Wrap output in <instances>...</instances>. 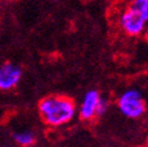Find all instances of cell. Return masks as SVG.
I'll return each instance as SVG.
<instances>
[{
  "label": "cell",
  "instance_id": "277c9868",
  "mask_svg": "<svg viewBox=\"0 0 148 147\" xmlns=\"http://www.w3.org/2000/svg\"><path fill=\"white\" fill-rule=\"evenodd\" d=\"M119 25L126 35L139 36V35L143 34L147 23L131 4L122 11V13L119 18Z\"/></svg>",
  "mask_w": 148,
  "mask_h": 147
},
{
  "label": "cell",
  "instance_id": "7a4b0ae2",
  "mask_svg": "<svg viewBox=\"0 0 148 147\" xmlns=\"http://www.w3.org/2000/svg\"><path fill=\"white\" fill-rule=\"evenodd\" d=\"M108 101L95 89L88 91L79 107V119L82 122H97L107 111Z\"/></svg>",
  "mask_w": 148,
  "mask_h": 147
},
{
  "label": "cell",
  "instance_id": "ba28073f",
  "mask_svg": "<svg viewBox=\"0 0 148 147\" xmlns=\"http://www.w3.org/2000/svg\"><path fill=\"white\" fill-rule=\"evenodd\" d=\"M143 34L146 35V38H148V25L146 26V30H145V32H143Z\"/></svg>",
  "mask_w": 148,
  "mask_h": 147
},
{
  "label": "cell",
  "instance_id": "3957f363",
  "mask_svg": "<svg viewBox=\"0 0 148 147\" xmlns=\"http://www.w3.org/2000/svg\"><path fill=\"white\" fill-rule=\"evenodd\" d=\"M119 111L129 119H138L147 112V102L136 89H128L116 101Z\"/></svg>",
  "mask_w": 148,
  "mask_h": 147
},
{
  "label": "cell",
  "instance_id": "8992f818",
  "mask_svg": "<svg viewBox=\"0 0 148 147\" xmlns=\"http://www.w3.org/2000/svg\"><path fill=\"white\" fill-rule=\"evenodd\" d=\"M14 141L20 147H33L36 144V137L32 132H20L13 135Z\"/></svg>",
  "mask_w": 148,
  "mask_h": 147
},
{
  "label": "cell",
  "instance_id": "6da1fadb",
  "mask_svg": "<svg viewBox=\"0 0 148 147\" xmlns=\"http://www.w3.org/2000/svg\"><path fill=\"white\" fill-rule=\"evenodd\" d=\"M41 121L48 127H60L68 124L77 113V104L65 94H48L38 102Z\"/></svg>",
  "mask_w": 148,
  "mask_h": 147
},
{
  "label": "cell",
  "instance_id": "52a82bcc",
  "mask_svg": "<svg viewBox=\"0 0 148 147\" xmlns=\"http://www.w3.org/2000/svg\"><path fill=\"white\" fill-rule=\"evenodd\" d=\"M132 6L140 13V15L148 23V0H133Z\"/></svg>",
  "mask_w": 148,
  "mask_h": 147
},
{
  "label": "cell",
  "instance_id": "5b68a950",
  "mask_svg": "<svg viewBox=\"0 0 148 147\" xmlns=\"http://www.w3.org/2000/svg\"><path fill=\"white\" fill-rule=\"evenodd\" d=\"M23 76L20 67L7 61L0 65V91H11L18 84Z\"/></svg>",
  "mask_w": 148,
  "mask_h": 147
},
{
  "label": "cell",
  "instance_id": "9c48e42d",
  "mask_svg": "<svg viewBox=\"0 0 148 147\" xmlns=\"http://www.w3.org/2000/svg\"><path fill=\"white\" fill-rule=\"evenodd\" d=\"M4 1H14V0H4Z\"/></svg>",
  "mask_w": 148,
  "mask_h": 147
}]
</instances>
